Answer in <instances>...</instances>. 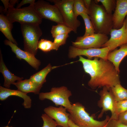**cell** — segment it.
Masks as SVG:
<instances>
[{
  "instance_id": "obj_7",
  "label": "cell",
  "mask_w": 127,
  "mask_h": 127,
  "mask_svg": "<svg viewBox=\"0 0 127 127\" xmlns=\"http://www.w3.org/2000/svg\"><path fill=\"white\" fill-rule=\"evenodd\" d=\"M58 8L62 15L64 24L77 33L78 28L80 25L74 13L73 6L74 0H48Z\"/></svg>"
},
{
  "instance_id": "obj_32",
  "label": "cell",
  "mask_w": 127,
  "mask_h": 127,
  "mask_svg": "<svg viewBox=\"0 0 127 127\" xmlns=\"http://www.w3.org/2000/svg\"><path fill=\"white\" fill-rule=\"evenodd\" d=\"M118 119L122 123L127 125V111L119 115Z\"/></svg>"
},
{
  "instance_id": "obj_12",
  "label": "cell",
  "mask_w": 127,
  "mask_h": 127,
  "mask_svg": "<svg viewBox=\"0 0 127 127\" xmlns=\"http://www.w3.org/2000/svg\"><path fill=\"white\" fill-rule=\"evenodd\" d=\"M110 34V39L101 48L108 47L110 52L118 47L127 44V29L126 28L125 20L121 28L118 29H112Z\"/></svg>"
},
{
  "instance_id": "obj_21",
  "label": "cell",
  "mask_w": 127,
  "mask_h": 127,
  "mask_svg": "<svg viewBox=\"0 0 127 127\" xmlns=\"http://www.w3.org/2000/svg\"><path fill=\"white\" fill-rule=\"evenodd\" d=\"M56 67H52L49 64L41 70L32 75L29 79L38 84L42 86L46 81V78L48 74Z\"/></svg>"
},
{
  "instance_id": "obj_34",
  "label": "cell",
  "mask_w": 127,
  "mask_h": 127,
  "mask_svg": "<svg viewBox=\"0 0 127 127\" xmlns=\"http://www.w3.org/2000/svg\"><path fill=\"white\" fill-rule=\"evenodd\" d=\"M1 0L4 6V9L3 11L6 14L9 7L10 0Z\"/></svg>"
},
{
  "instance_id": "obj_9",
  "label": "cell",
  "mask_w": 127,
  "mask_h": 127,
  "mask_svg": "<svg viewBox=\"0 0 127 127\" xmlns=\"http://www.w3.org/2000/svg\"><path fill=\"white\" fill-rule=\"evenodd\" d=\"M109 40L107 35L99 33L77 38L74 42H71L72 46L82 49L90 48H100Z\"/></svg>"
},
{
  "instance_id": "obj_31",
  "label": "cell",
  "mask_w": 127,
  "mask_h": 127,
  "mask_svg": "<svg viewBox=\"0 0 127 127\" xmlns=\"http://www.w3.org/2000/svg\"><path fill=\"white\" fill-rule=\"evenodd\" d=\"M104 127H127V125L122 123L118 119H109Z\"/></svg>"
},
{
  "instance_id": "obj_10",
  "label": "cell",
  "mask_w": 127,
  "mask_h": 127,
  "mask_svg": "<svg viewBox=\"0 0 127 127\" xmlns=\"http://www.w3.org/2000/svg\"><path fill=\"white\" fill-rule=\"evenodd\" d=\"M99 94L100 97L98 102L97 105L99 107L102 108V110L98 116V118H101L105 112L110 111L111 115L110 119H118L116 113V105L117 102L111 91L104 87L100 91Z\"/></svg>"
},
{
  "instance_id": "obj_3",
  "label": "cell",
  "mask_w": 127,
  "mask_h": 127,
  "mask_svg": "<svg viewBox=\"0 0 127 127\" xmlns=\"http://www.w3.org/2000/svg\"><path fill=\"white\" fill-rule=\"evenodd\" d=\"M67 110L69 112V119L79 127H104L110 118L107 115L102 121L95 120L86 111L84 106L79 102L73 104L71 108Z\"/></svg>"
},
{
  "instance_id": "obj_5",
  "label": "cell",
  "mask_w": 127,
  "mask_h": 127,
  "mask_svg": "<svg viewBox=\"0 0 127 127\" xmlns=\"http://www.w3.org/2000/svg\"><path fill=\"white\" fill-rule=\"evenodd\" d=\"M20 24L24 51L35 56L37 52L39 40L42 34L39 25L27 23Z\"/></svg>"
},
{
  "instance_id": "obj_6",
  "label": "cell",
  "mask_w": 127,
  "mask_h": 127,
  "mask_svg": "<svg viewBox=\"0 0 127 127\" xmlns=\"http://www.w3.org/2000/svg\"><path fill=\"white\" fill-rule=\"evenodd\" d=\"M39 95V99L41 100L46 99L49 100L56 106H62L67 110L72 107V104L69 99L72 95V93L66 86L53 87L50 92L40 93Z\"/></svg>"
},
{
  "instance_id": "obj_38",
  "label": "cell",
  "mask_w": 127,
  "mask_h": 127,
  "mask_svg": "<svg viewBox=\"0 0 127 127\" xmlns=\"http://www.w3.org/2000/svg\"><path fill=\"white\" fill-rule=\"evenodd\" d=\"M126 19L125 20V27L127 29V15Z\"/></svg>"
},
{
  "instance_id": "obj_37",
  "label": "cell",
  "mask_w": 127,
  "mask_h": 127,
  "mask_svg": "<svg viewBox=\"0 0 127 127\" xmlns=\"http://www.w3.org/2000/svg\"><path fill=\"white\" fill-rule=\"evenodd\" d=\"M68 124L69 127H79L75 124L70 119L68 121Z\"/></svg>"
},
{
  "instance_id": "obj_33",
  "label": "cell",
  "mask_w": 127,
  "mask_h": 127,
  "mask_svg": "<svg viewBox=\"0 0 127 127\" xmlns=\"http://www.w3.org/2000/svg\"><path fill=\"white\" fill-rule=\"evenodd\" d=\"M35 0H23L17 5L16 8H20L22 6L26 4H29L30 5H34L35 2Z\"/></svg>"
},
{
  "instance_id": "obj_35",
  "label": "cell",
  "mask_w": 127,
  "mask_h": 127,
  "mask_svg": "<svg viewBox=\"0 0 127 127\" xmlns=\"http://www.w3.org/2000/svg\"><path fill=\"white\" fill-rule=\"evenodd\" d=\"M83 1L85 7L88 10L91 5L92 0H83Z\"/></svg>"
},
{
  "instance_id": "obj_20",
  "label": "cell",
  "mask_w": 127,
  "mask_h": 127,
  "mask_svg": "<svg viewBox=\"0 0 127 127\" xmlns=\"http://www.w3.org/2000/svg\"><path fill=\"white\" fill-rule=\"evenodd\" d=\"M13 27V23L8 20L6 16L1 13L0 14V31L8 40L17 45V43L12 34Z\"/></svg>"
},
{
  "instance_id": "obj_28",
  "label": "cell",
  "mask_w": 127,
  "mask_h": 127,
  "mask_svg": "<svg viewBox=\"0 0 127 127\" xmlns=\"http://www.w3.org/2000/svg\"><path fill=\"white\" fill-rule=\"evenodd\" d=\"M69 37L68 34H66L56 36L54 38L53 43L54 50H57L60 47L66 43L67 38Z\"/></svg>"
},
{
  "instance_id": "obj_26",
  "label": "cell",
  "mask_w": 127,
  "mask_h": 127,
  "mask_svg": "<svg viewBox=\"0 0 127 127\" xmlns=\"http://www.w3.org/2000/svg\"><path fill=\"white\" fill-rule=\"evenodd\" d=\"M38 48L44 52H50L54 50L53 42L46 39H41L38 42Z\"/></svg>"
},
{
  "instance_id": "obj_39",
  "label": "cell",
  "mask_w": 127,
  "mask_h": 127,
  "mask_svg": "<svg viewBox=\"0 0 127 127\" xmlns=\"http://www.w3.org/2000/svg\"><path fill=\"white\" fill-rule=\"evenodd\" d=\"M12 127V126H11V127H9L8 126H5V127Z\"/></svg>"
},
{
  "instance_id": "obj_24",
  "label": "cell",
  "mask_w": 127,
  "mask_h": 127,
  "mask_svg": "<svg viewBox=\"0 0 127 127\" xmlns=\"http://www.w3.org/2000/svg\"><path fill=\"white\" fill-rule=\"evenodd\" d=\"M73 8L74 14L76 18L82 13L89 14V11L85 7L83 0H74Z\"/></svg>"
},
{
  "instance_id": "obj_14",
  "label": "cell",
  "mask_w": 127,
  "mask_h": 127,
  "mask_svg": "<svg viewBox=\"0 0 127 127\" xmlns=\"http://www.w3.org/2000/svg\"><path fill=\"white\" fill-rule=\"evenodd\" d=\"M4 43L5 44L11 47L12 51L15 54L17 58L20 60L23 59L25 60L36 70H38L41 63L40 60L35 57V55L21 50L16 44L8 40H5Z\"/></svg>"
},
{
  "instance_id": "obj_18",
  "label": "cell",
  "mask_w": 127,
  "mask_h": 127,
  "mask_svg": "<svg viewBox=\"0 0 127 127\" xmlns=\"http://www.w3.org/2000/svg\"><path fill=\"white\" fill-rule=\"evenodd\" d=\"M118 49L109 52L107 59L111 62L115 66L117 71L119 73V66L123 59L127 56V44L123 45Z\"/></svg>"
},
{
  "instance_id": "obj_40",
  "label": "cell",
  "mask_w": 127,
  "mask_h": 127,
  "mask_svg": "<svg viewBox=\"0 0 127 127\" xmlns=\"http://www.w3.org/2000/svg\"><path fill=\"white\" fill-rule=\"evenodd\" d=\"M57 127H62L61 126H58Z\"/></svg>"
},
{
  "instance_id": "obj_22",
  "label": "cell",
  "mask_w": 127,
  "mask_h": 127,
  "mask_svg": "<svg viewBox=\"0 0 127 127\" xmlns=\"http://www.w3.org/2000/svg\"><path fill=\"white\" fill-rule=\"evenodd\" d=\"M109 90L117 102L127 99V89L123 87L120 83L111 87Z\"/></svg>"
},
{
  "instance_id": "obj_27",
  "label": "cell",
  "mask_w": 127,
  "mask_h": 127,
  "mask_svg": "<svg viewBox=\"0 0 127 127\" xmlns=\"http://www.w3.org/2000/svg\"><path fill=\"white\" fill-rule=\"evenodd\" d=\"M95 2L97 4L100 2L102 4L106 12L112 14L113 11L115 8L116 0H95Z\"/></svg>"
},
{
  "instance_id": "obj_11",
  "label": "cell",
  "mask_w": 127,
  "mask_h": 127,
  "mask_svg": "<svg viewBox=\"0 0 127 127\" xmlns=\"http://www.w3.org/2000/svg\"><path fill=\"white\" fill-rule=\"evenodd\" d=\"M109 52L108 47L82 49L78 48L72 46L69 47L68 56L70 59L75 58L78 56H84L89 60H92L93 57L107 59V56Z\"/></svg>"
},
{
  "instance_id": "obj_1",
  "label": "cell",
  "mask_w": 127,
  "mask_h": 127,
  "mask_svg": "<svg viewBox=\"0 0 127 127\" xmlns=\"http://www.w3.org/2000/svg\"><path fill=\"white\" fill-rule=\"evenodd\" d=\"M79 58L78 61L82 63L84 71L91 77L88 85L92 89L105 87L109 90L120 83L119 73L109 60L98 57L89 60L81 56Z\"/></svg>"
},
{
  "instance_id": "obj_15",
  "label": "cell",
  "mask_w": 127,
  "mask_h": 127,
  "mask_svg": "<svg viewBox=\"0 0 127 127\" xmlns=\"http://www.w3.org/2000/svg\"><path fill=\"white\" fill-rule=\"evenodd\" d=\"M127 15V0H117L115 12L112 14L113 28L118 29L123 24Z\"/></svg>"
},
{
  "instance_id": "obj_17",
  "label": "cell",
  "mask_w": 127,
  "mask_h": 127,
  "mask_svg": "<svg viewBox=\"0 0 127 127\" xmlns=\"http://www.w3.org/2000/svg\"><path fill=\"white\" fill-rule=\"evenodd\" d=\"M13 84L16 87L18 90L26 94L32 92L35 94H39L40 90L42 87L29 79L17 81Z\"/></svg>"
},
{
  "instance_id": "obj_30",
  "label": "cell",
  "mask_w": 127,
  "mask_h": 127,
  "mask_svg": "<svg viewBox=\"0 0 127 127\" xmlns=\"http://www.w3.org/2000/svg\"><path fill=\"white\" fill-rule=\"evenodd\" d=\"M127 111V99L117 102L116 108V114L118 117L120 114Z\"/></svg>"
},
{
  "instance_id": "obj_4",
  "label": "cell",
  "mask_w": 127,
  "mask_h": 127,
  "mask_svg": "<svg viewBox=\"0 0 127 127\" xmlns=\"http://www.w3.org/2000/svg\"><path fill=\"white\" fill-rule=\"evenodd\" d=\"M6 16L12 23L16 22L20 24L27 23L40 25L42 21V19L36 12L34 5H31L21 8L9 7Z\"/></svg>"
},
{
  "instance_id": "obj_16",
  "label": "cell",
  "mask_w": 127,
  "mask_h": 127,
  "mask_svg": "<svg viewBox=\"0 0 127 127\" xmlns=\"http://www.w3.org/2000/svg\"><path fill=\"white\" fill-rule=\"evenodd\" d=\"M17 96L22 98L24 100L23 105L25 108H30L32 105V100L30 97L18 90H12L0 86V100H6L9 96Z\"/></svg>"
},
{
  "instance_id": "obj_2",
  "label": "cell",
  "mask_w": 127,
  "mask_h": 127,
  "mask_svg": "<svg viewBox=\"0 0 127 127\" xmlns=\"http://www.w3.org/2000/svg\"><path fill=\"white\" fill-rule=\"evenodd\" d=\"M89 16L95 31V33L108 35L113 28L112 14L107 13L102 5L92 0L88 9Z\"/></svg>"
},
{
  "instance_id": "obj_13",
  "label": "cell",
  "mask_w": 127,
  "mask_h": 127,
  "mask_svg": "<svg viewBox=\"0 0 127 127\" xmlns=\"http://www.w3.org/2000/svg\"><path fill=\"white\" fill-rule=\"evenodd\" d=\"M64 107L62 106L58 107L50 106L45 108L44 111L55 120L58 126L69 127L68 124L69 113L67 112V109Z\"/></svg>"
},
{
  "instance_id": "obj_25",
  "label": "cell",
  "mask_w": 127,
  "mask_h": 127,
  "mask_svg": "<svg viewBox=\"0 0 127 127\" xmlns=\"http://www.w3.org/2000/svg\"><path fill=\"white\" fill-rule=\"evenodd\" d=\"M80 15L84 21L85 27V31L84 35L85 37L95 33V31L89 15L86 13H82Z\"/></svg>"
},
{
  "instance_id": "obj_29",
  "label": "cell",
  "mask_w": 127,
  "mask_h": 127,
  "mask_svg": "<svg viewBox=\"0 0 127 127\" xmlns=\"http://www.w3.org/2000/svg\"><path fill=\"white\" fill-rule=\"evenodd\" d=\"M41 117L43 121L42 127H57L58 126L55 121L45 113L43 114Z\"/></svg>"
},
{
  "instance_id": "obj_23",
  "label": "cell",
  "mask_w": 127,
  "mask_h": 127,
  "mask_svg": "<svg viewBox=\"0 0 127 127\" xmlns=\"http://www.w3.org/2000/svg\"><path fill=\"white\" fill-rule=\"evenodd\" d=\"M73 31L71 29L68 27L64 24H58L52 26L51 31L53 38L59 35L69 34Z\"/></svg>"
},
{
  "instance_id": "obj_8",
  "label": "cell",
  "mask_w": 127,
  "mask_h": 127,
  "mask_svg": "<svg viewBox=\"0 0 127 127\" xmlns=\"http://www.w3.org/2000/svg\"><path fill=\"white\" fill-rule=\"evenodd\" d=\"M34 8L42 19H48L58 24H64L61 14L58 7L46 1L38 0L35 3Z\"/></svg>"
},
{
  "instance_id": "obj_36",
  "label": "cell",
  "mask_w": 127,
  "mask_h": 127,
  "mask_svg": "<svg viewBox=\"0 0 127 127\" xmlns=\"http://www.w3.org/2000/svg\"><path fill=\"white\" fill-rule=\"evenodd\" d=\"M19 1L18 0H10L9 7H14V6L15 4L16 3H18Z\"/></svg>"
},
{
  "instance_id": "obj_19",
  "label": "cell",
  "mask_w": 127,
  "mask_h": 127,
  "mask_svg": "<svg viewBox=\"0 0 127 127\" xmlns=\"http://www.w3.org/2000/svg\"><path fill=\"white\" fill-rule=\"evenodd\" d=\"M0 51V72L4 78V86L5 88H9L11 85L13 84L15 81L22 80L23 78L16 76L9 71L4 63L1 50Z\"/></svg>"
}]
</instances>
